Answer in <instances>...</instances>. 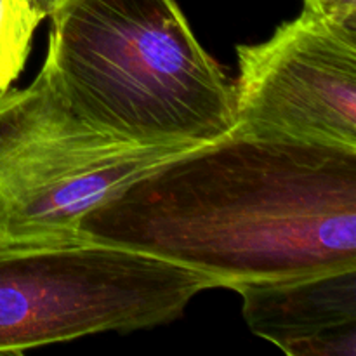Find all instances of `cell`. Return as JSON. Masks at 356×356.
I'll return each instance as SVG.
<instances>
[{
  "mask_svg": "<svg viewBox=\"0 0 356 356\" xmlns=\"http://www.w3.org/2000/svg\"><path fill=\"white\" fill-rule=\"evenodd\" d=\"M235 129L356 149V42L302 10L238 45Z\"/></svg>",
  "mask_w": 356,
  "mask_h": 356,
  "instance_id": "5b68a950",
  "label": "cell"
},
{
  "mask_svg": "<svg viewBox=\"0 0 356 356\" xmlns=\"http://www.w3.org/2000/svg\"><path fill=\"white\" fill-rule=\"evenodd\" d=\"M204 273L97 240L0 247V353L174 322Z\"/></svg>",
  "mask_w": 356,
  "mask_h": 356,
  "instance_id": "277c9868",
  "label": "cell"
},
{
  "mask_svg": "<svg viewBox=\"0 0 356 356\" xmlns=\"http://www.w3.org/2000/svg\"><path fill=\"white\" fill-rule=\"evenodd\" d=\"M44 66L92 127L139 145H207L235 129V86L176 0H72Z\"/></svg>",
  "mask_w": 356,
  "mask_h": 356,
  "instance_id": "7a4b0ae2",
  "label": "cell"
},
{
  "mask_svg": "<svg viewBox=\"0 0 356 356\" xmlns=\"http://www.w3.org/2000/svg\"><path fill=\"white\" fill-rule=\"evenodd\" d=\"M42 14L31 0H0V92L23 72Z\"/></svg>",
  "mask_w": 356,
  "mask_h": 356,
  "instance_id": "52a82bcc",
  "label": "cell"
},
{
  "mask_svg": "<svg viewBox=\"0 0 356 356\" xmlns=\"http://www.w3.org/2000/svg\"><path fill=\"white\" fill-rule=\"evenodd\" d=\"M256 336L292 356L356 355V268L229 285Z\"/></svg>",
  "mask_w": 356,
  "mask_h": 356,
  "instance_id": "8992f818",
  "label": "cell"
},
{
  "mask_svg": "<svg viewBox=\"0 0 356 356\" xmlns=\"http://www.w3.org/2000/svg\"><path fill=\"white\" fill-rule=\"evenodd\" d=\"M202 145H139L97 131L51 72L0 92V247L82 238L83 216L138 177Z\"/></svg>",
  "mask_w": 356,
  "mask_h": 356,
  "instance_id": "3957f363",
  "label": "cell"
},
{
  "mask_svg": "<svg viewBox=\"0 0 356 356\" xmlns=\"http://www.w3.org/2000/svg\"><path fill=\"white\" fill-rule=\"evenodd\" d=\"M35 6V9L42 14V17H51L54 16L58 10H61L63 7L68 6L72 0H31Z\"/></svg>",
  "mask_w": 356,
  "mask_h": 356,
  "instance_id": "9c48e42d",
  "label": "cell"
},
{
  "mask_svg": "<svg viewBox=\"0 0 356 356\" xmlns=\"http://www.w3.org/2000/svg\"><path fill=\"white\" fill-rule=\"evenodd\" d=\"M305 10L356 42V0H305Z\"/></svg>",
  "mask_w": 356,
  "mask_h": 356,
  "instance_id": "ba28073f",
  "label": "cell"
},
{
  "mask_svg": "<svg viewBox=\"0 0 356 356\" xmlns=\"http://www.w3.org/2000/svg\"><path fill=\"white\" fill-rule=\"evenodd\" d=\"M82 238L221 282L356 268V149L233 129L87 212Z\"/></svg>",
  "mask_w": 356,
  "mask_h": 356,
  "instance_id": "6da1fadb",
  "label": "cell"
}]
</instances>
